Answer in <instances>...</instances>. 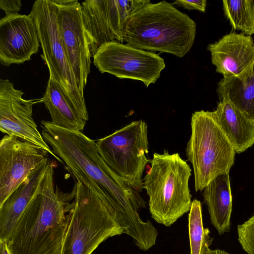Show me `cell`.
<instances>
[{
	"mask_svg": "<svg viewBox=\"0 0 254 254\" xmlns=\"http://www.w3.org/2000/svg\"><path fill=\"white\" fill-rule=\"evenodd\" d=\"M46 150L29 141L5 135L0 141V205L48 157Z\"/></svg>",
	"mask_w": 254,
	"mask_h": 254,
	"instance_id": "obj_13",
	"label": "cell"
},
{
	"mask_svg": "<svg viewBox=\"0 0 254 254\" xmlns=\"http://www.w3.org/2000/svg\"><path fill=\"white\" fill-rule=\"evenodd\" d=\"M40 102L44 103L52 123L60 127L74 131L84 129L86 122L75 110L59 85L49 77Z\"/></svg>",
	"mask_w": 254,
	"mask_h": 254,
	"instance_id": "obj_19",
	"label": "cell"
},
{
	"mask_svg": "<svg viewBox=\"0 0 254 254\" xmlns=\"http://www.w3.org/2000/svg\"><path fill=\"white\" fill-rule=\"evenodd\" d=\"M21 6V1L20 0H0V8L5 12V16L18 13Z\"/></svg>",
	"mask_w": 254,
	"mask_h": 254,
	"instance_id": "obj_25",
	"label": "cell"
},
{
	"mask_svg": "<svg viewBox=\"0 0 254 254\" xmlns=\"http://www.w3.org/2000/svg\"><path fill=\"white\" fill-rule=\"evenodd\" d=\"M196 33L195 22L172 3L149 2L128 20L124 41L141 50L182 58L191 48Z\"/></svg>",
	"mask_w": 254,
	"mask_h": 254,
	"instance_id": "obj_3",
	"label": "cell"
},
{
	"mask_svg": "<svg viewBox=\"0 0 254 254\" xmlns=\"http://www.w3.org/2000/svg\"><path fill=\"white\" fill-rule=\"evenodd\" d=\"M151 166L143 179L149 196L151 217L170 227L190 210L191 195L189 186L191 170L179 153H154Z\"/></svg>",
	"mask_w": 254,
	"mask_h": 254,
	"instance_id": "obj_4",
	"label": "cell"
},
{
	"mask_svg": "<svg viewBox=\"0 0 254 254\" xmlns=\"http://www.w3.org/2000/svg\"><path fill=\"white\" fill-rule=\"evenodd\" d=\"M49 160L47 158L33 170L0 205V240H7L39 190Z\"/></svg>",
	"mask_w": 254,
	"mask_h": 254,
	"instance_id": "obj_16",
	"label": "cell"
},
{
	"mask_svg": "<svg viewBox=\"0 0 254 254\" xmlns=\"http://www.w3.org/2000/svg\"><path fill=\"white\" fill-rule=\"evenodd\" d=\"M216 122L233 145L240 153L254 143V121L247 117L233 103L226 94L220 98L216 110L213 111Z\"/></svg>",
	"mask_w": 254,
	"mask_h": 254,
	"instance_id": "obj_17",
	"label": "cell"
},
{
	"mask_svg": "<svg viewBox=\"0 0 254 254\" xmlns=\"http://www.w3.org/2000/svg\"><path fill=\"white\" fill-rule=\"evenodd\" d=\"M190 125L186 154L193 167L195 191H201L216 177L229 172L236 152L213 112H194Z\"/></svg>",
	"mask_w": 254,
	"mask_h": 254,
	"instance_id": "obj_6",
	"label": "cell"
},
{
	"mask_svg": "<svg viewBox=\"0 0 254 254\" xmlns=\"http://www.w3.org/2000/svg\"><path fill=\"white\" fill-rule=\"evenodd\" d=\"M204 254H229L227 252L219 249L210 250L209 248L207 249Z\"/></svg>",
	"mask_w": 254,
	"mask_h": 254,
	"instance_id": "obj_27",
	"label": "cell"
},
{
	"mask_svg": "<svg viewBox=\"0 0 254 254\" xmlns=\"http://www.w3.org/2000/svg\"><path fill=\"white\" fill-rule=\"evenodd\" d=\"M238 241L248 254H254V214L237 226Z\"/></svg>",
	"mask_w": 254,
	"mask_h": 254,
	"instance_id": "obj_23",
	"label": "cell"
},
{
	"mask_svg": "<svg viewBox=\"0 0 254 254\" xmlns=\"http://www.w3.org/2000/svg\"><path fill=\"white\" fill-rule=\"evenodd\" d=\"M61 254H91L110 237L125 234L116 212L80 182H75Z\"/></svg>",
	"mask_w": 254,
	"mask_h": 254,
	"instance_id": "obj_5",
	"label": "cell"
},
{
	"mask_svg": "<svg viewBox=\"0 0 254 254\" xmlns=\"http://www.w3.org/2000/svg\"><path fill=\"white\" fill-rule=\"evenodd\" d=\"M149 0H86L81 2L83 22L91 57L102 44L123 43L130 17Z\"/></svg>",
	"mask_w": 254,
	"mask_h": 254,
	"instance_id": "obj_9",
	"label": "cell"
},
{
	"mask_svg": "<svg viewBox=\"0 0 254 254\" xmlns=\"http://www.w3.org/2000/svg\"><path fill=\"white\" fill-rule=\"evenodd\" d=\"M206 0H177L172 4L183 7L188 10H197L204 12L206 7Z\"/></svg>",
	"mask_w": 254,
	"mask_h": 254,
	"instance_id": "obj_24",
	"label": "cell"
},
{
	"mask_svg": "<svg viewBox=\"0 0 254 254\" xmlns=\"http://www.w3.org/2000/svg\"><path fill=\"white\" fill-rule=\"evenodd\" d=\"M61 251H62V250L58 251L57 252H56V253H55L54 254H61Z\"/></svg>",
	"mask_w": 254,
	"mask_h": 254,
	"instance_id": "obj_28",
	"label": "cell"
},
{
	"mask_svg": "<svg viewBox=\"0 0 254 254\" xmlns=\"http://www.w3.org/2000/svg\"><path fill=\"white\" fill-rule=\"evenodd\" d=\"M147 125L143 120L131 122L96 142L106 165L133 189H143L142 176L147 164L149 142Z\"/></svg>",
	"mask_w": 254,
	"mask_h": 254,
	"instance_id": "obj_8",
	"label": "cell"
},
{
	"mask_svg": "<svg viewBox=\"0 0 254 254\" xmlns=\"http://www.w3.org/2000/svg\"><path fill=\"white\" fill-rule=\"evenodd\" d=\"M224 14L234 30L245 35L254 34V0L222 1Z\"/></svg>",
	"mask_w": 254,
	"mask_h": 254,
	"instance_id": "obj_21",
	"label": "cell"
},
{
	"mask_svg": "<svg viewBox=\"0 0 254 254\" xmlns=\"http://www.w3.org/2000/svg\"><path fill=\"white\" fill-rule=\"evenodd\" d=\"M49 160L40 189L6 241L11 254H54L62 250L73 193L55 189Z\"/></svg>",
	"mask_w": 254,
	"mask_h": 254,
	"instance_id": "obj_2",
	"label": "cell"
},
{
	"mask_svg": "<svg viewBox=\"0 0 254 254\" xmlns=\"http://www.w3.org/2000/svg\"><path fill=\"white\" fill-rule=\"evenodd\" d=\"M219 98L228 94L235 106L249 119L254 121V60L238 77H223L218 82Z\"/></svg>",
	"mask_w": 254,
	"mask_h": 254,
	"instance_id": "obj_20",
	"label": "cell"
},
{
	"mask_svg": "<svg viewBox=\"0 0 254 254\" xmlns=\"http://www.w3.org/2000/svg\"><path fill=\"white\" fill-rule=\"evenodd\" d=\"M212 64L223 77H238L254 60V42L244 34L231 32L208 45Z\"/></svg>",
	"mask_w": 254,
	"mask_h": 254,
	"instance_id": "obj_15",
	"label": "cell"
},
{
	"mask_svg": "<svg viewBox=\"0 0 254 254\" xmlns=\"http://www.w3.org/2000/svg\"><path fill=\"white\" fill-rule=\"evenodd\" d=\"M188 221L190 254H204L213 239L209 229L203 227L200 201L194 199L192 201Z\"/></svg>",
	"mask_w": 254,
	"mask_h": 254,
	"instance_id": "obj_22",
	"label": "cell"
},
{
	"mask_svg": "<svg viewBox=\"0 0 254 254\" xmlns=\"http://www.w3.org/2000/svg\"><path fill=\"white\" fill-rule=\"evenodd\" d=\"M0 254H11L6 241L0 240Z\"/></svg>",
	"mask_w": 254,
	"mask_h": 254,
	"instance_id": "obj_26",
	"label": "cell"
},
{
	"mask_svg": "<svg viewBox=\"0 0 254 254\" xmlns=\"http://www.w3.org/2000/svg\"><path fill=\"white\" fill-rule=\"evenodd\" d=\"M41 134L53 152L63 161L76 181L94 192L117 215L126 234L135 237L149 227L139 211L146 202L137 191L114 172L100 156L96 142L81 131L64 129L42 121Z\"/></svg>",
	"mask_w": 254,
	"mask_h": 254,
	"instance_id": "obj_1",
	"label": "cell"
},
{
	"mask_svg": "<svg viewBox=\"0 0 254 254\" xmlns=\"http://www.w3.org/2000/svg\"><path fill=\"white\" fill-rule=\"evenodd\" d=\"M93 58L94 65L101 73L139 80L147 87L156 82L166 66L158 54L117 41L101 45Z\"/></svg>",
	"mask_w": 254,
	"mask_h": 254,
	"instance_id": "obj_10",
	"label": "cell"
},
{
	"mask_svg": "<svg viewBox=\"0 0 254 254\" xmlns=\"http://www.w3.org/2000/svg\"><path fill=\"white\" fill-rule=\"evenodd\" d=\"M41 47L36 25L32 15L19 13L0 20V62L9 66L31 60Z\"/></svg>",
	"mask_w": 254,
	"mask_h": 254,
	"instance_id": "obj_14",
	"label": "cell"
},
{
	"mask_svg": "<svg viewBox=\"0 0 254 254\" xmlns=\"http://www.w3.org/2000/svg\"><path fill=\"white\" fill-rule=\"evenodd\" d=\"M24 92L14 88L8 79L0 80V130L6 135L29 141L46 150L62 164L44 140L33 118L35 100L22 98Z\"/></svg>",
	"mask_w": 254,
	"mask_h": 254,
	"instance_id": "obj_12",
	"label": "cell"
},
{
	"mask_svg": "<svg viewBox=\"0 0 254 254\" xmlns=\"http://www.w3.org/2000/svg\"><path fill=\"white\" fill-rule=\"evenodd\" d=\"M211 224L219 235L231 228L232 197L229 173L221 174L211 181L203 193Z\"/></svg>",
	"mask_w": 254,
	"mask_h": 254,
	"instance_id": "obj_18",
	"label": "cell"
},
{
	"mask_svg": "<svg viewBox=\"0 0 254 254\" xmlns=\"http://www.w3.org/2000/svg\"><path fill=\"white\" fill-rule=\"evenodd\" d=\"M64 48L81 94L90 72L91 54L83 22L81 4L76 0H54Z\"/></svg>",
	"mask_w": 254,
	"mask_h": 254,
	"instance_id": "obj_11",
	"label": "cell"
},
{
	"mask_svg": "<svg viewBox=\"0 0 254 254\" xmlns=\"http://www.w3.org/2000/svg\"><path fill=\"white\" fill-rule=\"evenodd\" d=\"M30 14L35 22L40 46L41 57L49 71V77L61 87L67 98L86 122L88 114L84 97L78 88L61 37L54 0H37Z\"/></svg>",
	"mask_w": 254,
	"mask_h": 254,
	"instance_id": "obj_7",
	"label": "cell"
}]
</instances>
